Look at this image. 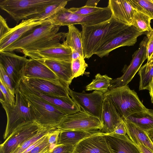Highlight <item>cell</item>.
<instances>
[{
  "mask_svg": "<svg viewBox=\"0 0 153 153\" xmlns=\"http://www.w3.org/2000/svg\"><path fill=\"white\" fill-rule=\"evenodd\" d=\"M60 27L47 19L30 33L16 41L3 51L12 52L21 50L22 53L31 52L56 46L66 37V33L58 32Z\"/></svg>",
  "mask_w": 153,
  "mask_h": 153,
  "instance_id": "6da1fadb",
  "label": "cell"
},
{
  "mask_svg": "<svg viewBox=\"0 0 153 153\" xmlns=\"http://www.w3.org/2000/svg\"><path fill=\"white\" fill-rule=\"evenodd\" d=\"M128 26L112 17L98 24L82 26L81 31L84 58L89 59L98 49L112 39L119 32Z\"/></svg>",
  "mask_w": 153,
  "mask_h": 153,
  "instance_id": "7a4b0ae2",
  "label": "cell"
},
{
  "mask_svg": "<svg viewBox=\"0 0 153 153\" xmlns=\"http://www.w3.org/2000/svg\"><path fill=\"white\" fill-rule=\"evenodd\" d=\"M16 103L12 106L4 100H0L5 110L7 119L6 129L3 135L6 139L18 127L28 123L36 122L34 111L25 97L18 88L16 90Z\"/></svg>",
  "mask_w": 153,
  "mask_h": 153,
  "instance_id": "3957f363",
  "label": "cell"
},
{
  "mask_svg": "<svg viewBox=\"0 0 153 153\" xmlns=\"http://www.w3.org/2000/svg\"><path fill=\"white\" fill-rule=\"evenodd\" d=\"M18 88L33 109L36 122L45 128H56L66 115L59 109L25 89L20 83Z\"/></svg>",
  "mask_w": 153,
  "mask_h": 153,
  "instance_id": "277c9868",
  "label": "cell"
},
{
  "mask_svg": "<svg viewBox=\"0 0 153 153\" xmlns=\"http://www.w3.org/2000/svg\"><path fill=\"white\" fill-rule=\"evenodd\" d=\"M104 96L111 101L122 119L148 109L127 85L109 89Z\"/></svg>",
  "mask_w": 153,
  "mask_h": 153,
  "instance_id": "5b68a950",
  "label": "cell"
},
{
  "mask_svg": "<svg viewBox=\"0 0 153 153\" xmlns=\"http://www.w3.org/2000/svg\"><path fill=\"white\" fill-rule=\"evenodd\" d=\"M111 12L108 7L101 11L88 15L74 13L68 8L62 9L48 19L55 25L60 26L80 25L81 26L98 24L110 20Z\"/></svg>",
  "mask_w": 153,
  "mask_h": 153,
  "instance_id": "8992f818",
  "label": "cell"
},
{
  "mask_svg": "<svg viewBox=\"0 0 153 153\" xmlns=\"http://www.w3.org/2000/svg\"><path fill=\"white\" fill-rule=\"evenodd\" d=\"M57 0H1L0 7L17 23L21 20L43 12Z\"/></svg>",
  "mask_w": 153,
  "mask_h": 153,
  "instance_id": "52a82bcc",
  "label": "cell"
},
{
  "mask_svg": "<svg viewBox=\"0 0 153 153\" xmlns=\"http://www.w3.org/2000/svg\"><path fill=\"white\" fill-rule=\"evenodd\" d=\"M56 128L59 131L66 130H101L102 125L98 117L82 110L65 116Z\"/></svg>",
  "mask_w": 153,
  "mask_h": 153,
  "instance_id": "ba28073f",
  "label": "cell"
},
{
  "mask_svg": "<svg viewBox=\"0 0 153 153\" xmlns=\"http://www.w3.org/2000/svg\"><path fill=\"white\" fill-rule=\"evenodd\" d=\"M148 39L145 36L139 44L138 49L132 56L129 65L125 68L123 75L112 80L109 89L127 85L138 71L144 62L147 59L146 45Z\"/></svg>",
  "mask_w": 153,
  "mask_h": 153,
  "instance_id": "9c48e42d",
  "label": "cell"
},
{
  "mask_svg": "<svg viewBox=\"0 0 153 153\" xmlns=\"http://www.w3.org/2000/svg\"><path fill=\"white\" fill-rule=\"evenodd\" d=\"M69 91V96L81 109L101 120L104 99L103 93L96 91L90 93L78 92L70 88Z\"/></svg>",
  "mask_w": 153,
  "mask_h": 153,
  "instance_id": "30bf717a",
  "label": "cell"
},
{
  "mask_svg": "<svg viewBox=\"0 0 153 153\" xmlns=\"http://www.w3.org/2000/svg\"><path fill=\"white\" fill-rule=\"evenodd\" d=\"M145 33L139 32L133 25L121 30L109 41L100 48L95 54L102 58L121 47L131 46L137 42V37Z\"/></svg>",
  "mask_w": 153,
  "mask_h": 153,
  "instance_id": "8fae6325",
  "label": "cell"
},
{
  "mask_svg": "<svg viewBox=\"0 0 153 153\" xmlns=\"http://www.w3.org/2000/svg\"><path fill=\"white\" fill-rule=\"evenodd\" d=\"M42 127L36 122L18 127L0 144V153H12L24 142L36 135Z\"/></svg>",
  "mask_w": 153,
  "mask_h": 153,
  "instance_id": "7c38bea8",
  "label": "cell"
},
{
  "mask_svg": "<svg viewBox=\"0 0 153 153\" xmlns=\"http://www.w3.org/2000/svg\"><path fill=\"white\" fill-rule=\"evenodd\" d=\"M12 52H0L1 65L17 88L22 78L24 69L28 59Z\"/></svg>",
  "mask_w": 153,
  "mask_h": 153,
  "instance_id": "4fadbf2b",
  "label": "cell"
},
{
  "mask_svg": "<svg viewBox=\"0 0 153 153\" xmlns=\"http://www.w3.org/2000/svg\"><path fill=\"white\" fill-rule=\"evenodd\" d=\"M26 85L44 94L69 97V85L61 81H55L36 78H22Z\"/></svg>",
  "mask_w": 153,
  "mask_h": 153,
  "instance_id": "5bb4252c",
  "label": "cell"
},
{
  "mask_svg": "<svg viewBox=\"0 0 153 153\" xmlns=\"http://www.w3.org/2000/svg\"><path fill=\"white\" fill-rule=\"evenodd\" d=\"M46 20L39 21L35 18L22 20L19 24L11 28L10 31L0 39V52L30 33Z\"/></svg>",
  "mask_w": 153,
  "mask_h": 153,
  "instance_id": "9a60e30c",
  "label": "cell"
},
{
  "mask_svg": "<svg viewBox=\"0 0 153 153\" xmlns=\"http://www.w3.org/2000/svg\"><path fill=\"white\" fill-rule=\"evenodd\" d=\"M20 84L30 92L59 109L66 115L75 113L81 110L70 97L54 96L41 93L28 86L22 80Z\"/></svg>",
  "mask_w": 153,
  "mask_h": 153,
  "instance_id": "2e32d148",
  "label": "cell"
},
{
  "mask_svg": "<svg viewBox=\"0 0 153 153\" xmlns=\"http://www.w3.org/2000/svg\"><path fill=\"white\" fill-rule=\"evenodd\" d=\"M27 57L37 60L48 59L71 62V49L60 43L54 46L39 51L22 53Z\"/></svg>",
  "mask_w": 153,
  "mask_h": 153,
  "instance_id": "e0dca14e",
  "label": "cell"
},
{
  "mask_svg": "<svg viewBox=\"0 0 153 153\" xmlns=\"http://www.w3.org/2000/svg\"><path fill=\"white\" fill-rule=\"evenodd\" d=\"M104 137L111 153H141L137 146L126 134L112 133L104 134Z\"/></svg>",
  "mask_w": 153,
  "mask_h": 153,
  "instance_id": "ac0fdd59",
  "label": "cell"
},
{
  "mask_svg": "<svg viewBox=\"0 0 153 153\" xmlns=\"http://www.w3.org/2000/svg\"><path fill=\"white\" fill-rule=\"evenodd\" d=\"M72 153H111L101 131L80 141Z\"/></svg>",
  "mask_w": 153,
  "mask_h": 153,
  "instance_id": "d6986e66",
  "label": "cell"
},
{
  "mask_svg": "<svg viewBox=\"0 0 153 153\" xmlns=\"http://www.w3.org/2000/svg\"><path fill=\"white\" fill-rule=\"evenodd\" d=\"M101 120L102 128L100 131L104 134L113 133L123 121L112 103L106 97L103 102Z\"/></svg>",
  "mask_w": 153,
  "mask_h": 153,
  "instance_id": "ffe728a7",
  "label": "cell"
},
{
  "mask_svg": "<svg viewBox=\"0 0 153 153\" xmlns=\"http://www.w3.org/2000/svg\"><path fill=\"white\" fill-rule=\"evenodd\" d=\"M107 7L111 12L112 17L117 21L128 26L132 25L135 10L130 0H109Z\"/></svg>",
  "mask_w": 153,
  "mask_h": 153,
  "instance_id": "44dd1931",
  "label": "cell"
},
{
  "mask_svg": "<svg viewBox=\"0 0 153 153\" xmlns=\"http://www.w3.org/2000/svg\"><path fill=\"white\" fill-rule=\"evenodd\" d=\"M23 78L40 79L55 81H61L53 71L39 60L32 58L28 59L26 63Z\"/></svg>",
  "mask_w": 153,
  "mask_h": 153,
  "instance_id": "7402d4cb",
  "label": "cell"
},
{
  "mask_svg": "<svg viewBox=\"0 0 153 153\" xmlns=\"http://www.w3.org/2000/svg\"><path fill=\"white\" fill-rule=\"evenodd\" d=\"M39 60L53 71L60 80L69 85L71 84L72 80L71 62L48 59Z\"/></svg>",
  "mask_w": 153,
  "mask_h": 153,
  "instance_id": "603a6c76",
  "label": "cell"
},
{
  "mask_svg": "<svg viewBox=\"0 0 153 153\" xmlns=\"http://www.w3.org/2000/svg\"><path fill=\"white\" fill-rule=\"evenodd\" d=\"M100 130H66L60 132L56 145H71L75 146L82 140L97 133Z\"/></svg>",
  "mask_w": 153,
  "mask_h": 153,
  "instance_id": "cb8c5ba5",
  "label": "cell"
},
{
  "mask_svg": "<svg viewBox=\"0 0 153 153\" xmlns=\"http://www.w3.org/2000/svg\"><path fill=\"white\" fill-rule=\"evenodd\" d=\"M123 120L146 131L153 128V110H147L135 113Z\"/></svg>",
  "mask_w": 153,
  "mask_h": 153,
  "instance_id": "d4e9b609",
  "label": "cell"
},
{
  "mask_svg": "<svg viewBox=\"0 0 153 153\" xmlns=\"http://www.w3.org/2000/svg\"><path fill=\"white\" fill-rule=\"evenodd\" d=\"M123 121L127 135L131 141L136 145L142 144L153 152V144L145 131L131 123Z\"/></svg>",
  "mask_w": 153,
  "mask_h": 153,
  "instance_id": "484cf974",
  "label": "cell"
},
{
  "mask_svg": "<svg viewBox=\"0 0 153 153\" xmlns=\"http://www.w3.org/2000/svg\"><path fill=\"white\" fill-rule=\"evenodd\" d=\"M68 26V31L67 33L66 40L62 43L71 50L77 51L84 57L81 32L74 25Z\"/></svg>",
  "mask_w": 153,
  "mask_h": 153,
  "instance_id": "4316f807",
  "label": "cell"
},
{
  "mask_svg": "<svg viewBox=\"0 0 153 153\" xmlns=\"http://www.w3.org/2000/svg\"><path fill=\"white\" fill-rule=\"evenodd\" d=\"M140 77V90H149L153 79V55L151 58L138 71Z\"/></svg>",
  "mask_w": 153,
  "mask_h": 153,
  "instance_id": "83f0119b",
  "label": "cell"
},
{
  "mask_svg": "<svg viewBox=\"0 0 153 153\" xmlns=\"http://www.w3.org/2000/svg\"><path fill=\"white\" fill-rule=\"evenodd\" d=\"M112 80V78L107 75H101L98 73L92 81L86 86L85 90H94L104 94L108 90Z\"/></svg>",
  "mask_w": 153,
  "mask_h": 153,
  "instance_id": "f1b7e54d",
  "label": "cell"
},
{
  "mask_svg": "<svg viewBox=\"0 0 153 153\" xmlns=\"http://www.w3.org/2000/svg\"><path fill=\"white\" fill-rule=\"evenodd\" d=\"M69 1L57 0L56 2L47 6L42 12L32 15L28 19L35 18L38 20L43 21L54 15L61 9L65 8Z\"/></svg>",
  "mask_w": 153,
  "mask_h": 153,
  "instance_id": "f546056e",
  "label": "cell"
},
{
  "mask_svg": "<svg viewBox=\"0 0 153 153\" xmlns=\"http://www.w3.org/2000/svg\"><path fill=\"white\" fill-rule=\"evenodd\" d=\"M152 19L148 16L135 10L133 18L132 25L139 32L146 33V32H149L152 29L150 25Z\"/></svg>",
  "mask_w": 153,
  "mask_h": 153,
  "instance_id": "4dcf8cb0",
  "label": "cell"
},
{
  "mask_svg": "<svg viewBox=\"0 0 153 153\" xmlns=\"http://www.w3.org/2000/svg\"><path fill=\"white\" fill-rule=\"evenodd\" d=\"M55 128L42 127L36 135L24 142L12 153H22L30 146L40 138L48 134L51 131Z\"/></svg>",
  "mask_w": 153,
  "mask_h": 153,
  "instance_id": "1f68e13d",
  "label": "cell"
},
{
  "mask_svg": "<svg viewBox=\"0 0 153 153\" xmlns=\"http://www.w3.org/2000/svg\"><path fill=\"white\" fill-rule=\"evenodd\" d=\"M135 10L140 12L153 19V2L152 0H130Z\"/></svg>",
  "mask_w": 153,
  "mask_h": 153,
  "instance_id": "d6a6232c",
  "label": "cell"
},
{
  "mask_svg": "<svg viewBox=\"0 0 153 153\" xmlns=\"http://www.w3.org/2000/svg\"><path fill=\"white\" fill-rule=\"evenodd\" d=\"M84 57H81L72 60L71 68L72 73V79L83 75L88 65L84 60Z\"/></svg>",
  "mask_w": 153,
  "mask_h": 153,
  "instance_id": "836d02e7",
  "label": "cell"
},
{
  "mask_svg": "<svg viewBox=\"0 0 153 153\" xmlns=\"http://www.w3.org/2000/svg\"><path fill=\"white\" fill-rule=\"evenodd\" d=\"M0 80L10 92L15 95L16 90L17 88L1 65H0Z\"/></svg>",
  "mask_w": 153,
  "mask_h": 153,
  "instance_id": "e575fe53",
  "label": "cell"
},
{
  "mask_svg": "<svg viewBox=\"0 0 153 153\" xmlns=\"http://www.w3.org/2000/svg\"><path fill=\"white\" fill-rule=\"evenodd\" d=\"M104 7H92L84 6L80 7H72L68 8L71 12L76 14L88 15L101 11Z\"/></svg>",
  "mask_w": 153,
  "mask_h": 153,
  "instance_id": "d590c367",
  "label": "cell"
},
{
  "mask_svg": "<svg viewBox=\"0 0 153 153\" xmlns=\"http://www.w3.org/2000/svg\"><path fill=\"white\" fill-rule=\"evenodd\" d=\"M0 91L2 93L4 100L12 106L15 105L16 103L15 95L11 94L0 80Z\"/></svg>",
  "mask_w": 153,
  "mask_h": 153,
  "instance_id": "8d00e7d4",
  "label": "cell"
},
{
  "mask_svg": "<svg viewBox=\"0 0 153 153\" xmlns=\"http://www.w3.org/2000/svg\"><path fill=\"white\" fill-rule=\"evenodd\" d=\"M74 147L71 145H56L51 148L48 153H72Z\"/></svg>",
  "mask_w": 153,
  "mask_h": 153,
  "instance_id": "74e56055",
  "label": "cell"
},
{
  "mask_svg": "<svg viewBox=\"0 0 153 153\" xmlns=\"http://www.w3.org/2000/svg\"><path fill=\"white\" fill-rule=\"evenodd\" d=\"M52 148L49 143L48 135L44 140L27 153H45Z\"/></svg>",
  "mask_w": 153,
  "mask_h": 153,
  "instance_id": "f35d334b",
  "label": "cell"
},
{
  "mask_svg": "<svg viewBox=\"0 0 153 153\" xmlns=\"http://www.w3.org/2000/svg\"><path fill=\"white\" fill-rule=\"evenodd\" d=\"M148 40L146 45V54L147 61L153 55V29L146 33Z\"/></svg>",
  "mask_w": 153,
  "mask_h": 153,
  "instance_id": "ab89813d",
  "label": "cell"
},
{
  "mask_svg": "<svg viewBox=\"0 0 153 153\" xmlns=\"http://www.w3.org/2000/svg\"><path fill=\"white\" fill-rule=\"evenodd\" d=\"M60 133V131L56 128L48 133V142L52 148L57 145Z\"/></svg>",
  "mask_w": 153,
  "mask_h": 153,
  "instance_id": "60d3db41",
  "label": "cell"
},
{
  "mask_svg": "<svg viewBox=\"0 0 153 153\" xmlns=\"http://www.w3.org/2000/svg\"><path fill=\"white\" fill-rule=\"evenodd\" d=\"M0 39L6 35L11 30L7 24L6 20L1 15L0 16Z\"/></svg>",
  "mask_w": 153,
  "mask_h": 153,
  "instance_id": "b9f144b4",
  "label": "cell"
},
{
  "mask_svg": "<svg viewBox=\"0 0 153 153\" xmlns=\"http://www.w3.org/2000/svg\"><path fill=\"white\" fill-rule=\"evenodd\" d=\"M113 133L122 135H124L127 134L126 129L123 120L122 122L117 127Z\"/></svg>",
  "mask_w": 153,
  "mask_h": 153,
  "instance_id": "7bdbcfd3",
  "label": "cell"
},
{
  "mask_svg": "<svg viewBox=\"0 0 153 153\" xmlns=\"http://www.w3.org/2000/svg\"><path fill=\"white\" fill-rule=\"evenodd\" d=\"M139 149L141 153H153V152L143 145L138 144L136 145Z\"/></svg>",
  "mask_w": 153,
  "mask_h": 153,
  "instance_id": "ee69618b",
  "label": "cell"
},
{
  "mask_svg": "<svg viewBox=\"0 0 153 153\" xmlns=\"http://www.w3.org/2000/svg\"><path fill=\"white\" fill-rule=\"evenodd\" d=\"M100 0H88L86 2L85 6L92 7H96L100 1Z\"/></svg>",
  "mask_w": 153,
  "mask_h": 153,
  "instance_id": "f6af8a7d",
  "label": "cell"
},
{
  "mask_svg": "<svg viewBox=\"0 0 153 153\" xmlns=\"http://www.w3.org/2000/svg\"><path fill=\"white\" fill-rule=\"evenodd\" d=\"M144 131L149 137L151 142L153 144V128L150 130Z\"/></svg>",
  "mask_w": 153,
  "mask_h": 153,
  "instance_id": "bcb514c9",
  "label": "cell"
},
{
  "mask_svg": "<svg viewBox=\"0 0 153 153\" xmlns=\"http://www.w3.org/2000/svg\"><path fill=\"white\" fill-rule=\"evenodd\" d=\"M71 50L72 51V60L76 59L82 57H83L77 51L74 50Z\"/></svg>",
  "mask_w": 153,
  "mask_h": 153,
  "instance_id": "7dc6e473",
  "label": "cell"
},
{
  "mask_svg": "<svg viewBox=\"0 0 153 153\" xmlns=\"http://www.w3.org/2000/svg\"><path fill=\"white\" fill-rule=\"evenodd\" d=\"M149 91L152 102L153 103V79L150 85Z\"/></svg>",
  "mask_w": 153,
  "mask_h": 153,
  "instance_id": "c3c4849f",
  "label": "cell"
},
{
  "mask_svg": "<svg viewBox=\"0 0 153 153\" xmlns=\"http://www.w3.org/2000/svg\"><path fill=\"white\" fill-rule=\"evenodd\" d=\"M49 151H48V152H46L45 153H48V152Z\"/></svg>",
  "mask_w": 153,
  "mask_h": 153,
  "instance_id": "681fc988",
  "label": "cell"
},
{
  "mask_svg": "<svg viewBox=\"0 0 153 153\" xmlns=\"http://www.w3.org/2000/svg\"><path fill=\"white\" fill-rule=\"evenodd\" d=\"M152 2H153V0H152Z\"/></svg>",
  "mask_w": 153,
  "mask_h": 153,
  "instance_id": "f907efd6",
  "label": "cell"
}]
</instances>
